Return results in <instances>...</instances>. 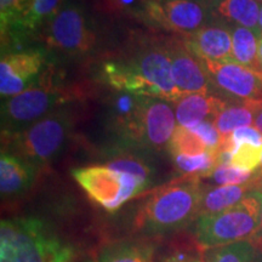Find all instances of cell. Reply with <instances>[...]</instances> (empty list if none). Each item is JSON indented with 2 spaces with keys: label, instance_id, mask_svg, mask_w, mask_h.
<instances>
[{
  "label": "cell",
  "instance_id": "836d02e7",
  "mask_svg": "<svg viewBox=\"0 0 262 262\" xmlns=\"http://www.w3.org/2000/svg\"><path fill=\"white\" fill-rule=\"evenodd\" d=\"M194 2L199 3L201 5L205 6V8L210 9V10H212V11H214V9L216 8V6L220 4L221 2H224V0H194Z\"/></svg>",
  "mask_w": 262,
  "mask_h": 262
},
{
  "label": "cell",
  "instance_id": "83f0119b",
  "mask_svg": "<svg viewBox=\"0 0 262 262\" xmlns=\"http://www.w3.org/2000/svg\"><path fill=\"white\" fill-rule=\"evenodd\" d=\"M262 147H257L251 143H239L232 150L231 165L234 168L255 172L261 165Z\"/></svg>",
  "mask_w": 262,
  "mask_h": 262
},
{
  "label": "cell",
  "instance_id": "277c9868",
  "mask_svg": "<svg viewBox=\"0 0 262 262\" xmlns=\"http://www.w3.org/2000/svg\"><path fill=\"white\" fill-rule=\"evenodd\" d=\"M73 126L70 111L57 110L27 129L6 137L14 155L35 165H44L63 148Z\"/></svg>",
  "mask_w": 262,
  "mask_h": 262
},
{
  "label": "cell",
  "instance_id": "9a60e30c",
  "mask_svg": "<svg viewBox=\"0 0 262 262\" xmlns=\"http://www.w3.org/2000/svg\"><path fill=\"white\" fill-rule=\"evenodd\" d=\"M227 102L216 95L188 94L173 102L176 122L180 126L191 127L195 124L214 119Z\"/></svg>",
  "mask_w": 262,
  "mask_h": 262
},
{
  "label": "cell",
  "instance_id": "4dcf8cb0",
  "mask_svg": "<svg viewBox=\"0 0 262 262\" xmlns=\"http://www.w3.org/2000/svg\"><path fill=\"white\" fill-rule=\"evenodd\" d=\"M203 141V143L206 146V148L212 152H219L222 142V135L217 127L215 126L214 122L206 120V122H202L199 124H195L191 127H187Z\"/></svg>",
  "mask_w": 262,
  "mask_h": 262
},
{
  "label": "cell",
  "instance_id": "e0dca14e",
  "mask_svg": "<svg viewBox=\"0 0 262 262\" xmlns=\"http://www.w3.org/2000/svg\"><path fill=\"white\" fill-rule=\"evenodd\" d=\"M260 10L256 0H224L214 9V15L231 26L251 29L260 35Z\"/></svg>",
  "mask_w": 262,
  "mask_h": 262
},
{
  "label": "cell",
  "instance_id": "7402d4cb",
  "mask_svg": "<svg viewBox=\"0 0 262 262\" xmlns=\"http://www.w3.org/2000/svg\"><path fill=\"white\" fill-rule=\"evenodd\" d=\"M215 126L222 136H228L234 130L254 124V110L251 101H243L241 104L227 103L214 119Z\"/></svg>",
  "mask_w": 262,
  "mask_h": 262
},
{
  "label": "cell",
  "instance_id": "5b68a950",
  "mask_svg": "<svg viewBox=\"0 0 262 262\" xmlns=\"http://www.w3.org/2000/svg\"><path fill=\"white\" fill-rule=\"evenodd\" d=\"M66 94L54 86L48 75L21 94L6 98L2 104V133L9 137L21 133L63 103Z\"/></svg>",
  "mask_w": 262,
  "mask_h": 262
},
{
  "label": "cell",
  "instance_id": "52a82bcc",
  "mask_svg": "<svg viewBox=\"0 0 262 262\" xmlns=\"http://www.w3.org/2000/svg\"><path fill=\"white\" fill-rule=\"evenodd\" d=\"M176 129L173 103L163 98L145 96L139 112L120 134L122 142L150 150L168 149Z\"/></svg>",
  "mask_w": 262,
  "mask_h": 262
},
{
  "label": "cell",
  "instance_id": "e575fe53",
  "mask_svg": "<svg viewBox=\"0 0 262 262\" xmlns=\"http://www.w3.org/2000/svg\"><path fill=\"white\" fill-rule=\"evenodd\" d=\"M258 62L262 71V37H258Z\"/></svg>",
  "mask_w": 262,
  "mask_h": 262
},
{
  "label": "cell",
  "instance_id": "d6a6232c",
  "mask_svg": "<svg viewBox=\"0 0 262 262\" xmlns=\"http://www.w3.org/2000/svg\"><path fill=\"white\" fill-rule=\"evenodd\" d=\"M251 106L254 110V126L262 134V100H253Z\"/></svg>",
  "mask_w": 262,
  "mask_h": 262
},
{
  "label": "cell",
  "instance_id": "6da1fadb",
  "mask_svg": "<svg viewBox=\"0 0 262 262\" xmlns=\"http://www.w3.org/2000/svg\"><path fill=\"white\" fill-rule=\"evenodd\" d=\"M73 249L35 217L3 220L0 262H71Z\"/></svg>",
  "mask_w": 262,
  "mask_h": 262
},
{
  "label": "cell",
  "instance_id": "f546056e",
  "mask_svg": "<svg viewBox=\"0 0 262 262\" xmlns=\"http://www.w3.org/2000/svg\"><path fill=\"white\" fill-rule=\"evenodd\" d=\"M254 173L251 171H245L234 168L232 165H217L212 171V180L221 186L227 185H244L250 182L254 178Z\"/></svg>",
  "mask_w": 262,
  "mask_h": 262
},
{
  "label": "cell",
  "instance_id": "8d00e7d4",
  "mask_svg": "<svg viewBox=\"0 0 262 262\" xmlns=\"http://www.w3.org/2000/svg\"><path fill=\"white\" fill-rule=\"evenodd\" d=\"M258 28H260V35L258 37H262V5L260 10V18H258Z\"/></svg>",
  "mask_w": 262,
  "mask_h": 262
},
{
  "label": "cell",
  "instance_id": "d6986e66",
  "mask_svg": "<svg viewBox=\"0 0 262 262\" xmlns=\"http://www.w3.org/2000/svg\"><path fill=\"white\" fill-rule=\"evenodd\" d=\"M232 55L239 64L261 72L258 62V35L251 29L231 26Z\"/></svg>",
  "mask_w": 262,
  "mask_h": 262
},
{
  "label": "cell",
  "instance_id": "3957f363",
  "mask_svg": "<svg viewBox=\"0 0 262 262\" xmlns=\"http://www.w3.org/2000/svg\"><path fill=\"white\" fill-rule=\"evenodd\" d=\"M262 191L253 189L232 208L202 215L195 225V237L204 248L224 247L244 242L261 227Z\"/></svg>",
  "mask_w": 262,
  "mask_h": 262
},
{
  "label": "cell",
  "instance_id": "5bb4252c",
  "mask_svg": "<svg viewBox=\"0 0 262 262\" xmlns=\"http://www.w3.org/2000/svg\"><path fill=\"white\" fill-rule=\"evenodd\" d=\"M188 47L202 60L234 61L232 55L231 25L212 21L189 35Z\"/></svg>",
  "mask_w": 262,
  "mask_h": 262
},
{
  "label": "cell",
  "instance_id": "8fae6325",
  "mask_svg": "<svg viewBox=\"0 0 262 262\" xmlns=\"http://www.w3.org/2000/svg\"><path fill=\"white\" fill-rule=\"evenodd\" d=\"M129 64L158 91L163 100L173 103L185 96L178 90L173 81L166 45H146L141 48Z\"/></svg>",
  "mask_w": 262,
  "mask_h": 262
},
{
  "label": "cell",
  "instance_id": "ac0fdd59",
  "mask_svg": "<svg viewBox=\"0 0 262 262\" xmlns=\"http://www.w3.org/2000/svg\"><path fill=\"white\" fill-rule=\"evenodd\" d=\"M255 178L244 185H227L204 192L199 209V216L217 214L232 208L244 199L249 192L253 191Z\"/></svg>",
  "mask_w": 262,
  "mask_h": 262
},
{
  "label": "cell",
  "instance_id": "484cf974",
  "mask_svg": "<svg viewBox=\"0 0 262 262\" xmlns=\"http://www.w3.org/2000/svg\"><path fill=\"white\" fill-rule=\"evenodd\" d=\"M169 153L172 157L179 155L196 156L209 150L203 141L195 134L185 126L178 125L168 146Z\"/></svg>",
  "mask_w": 262,
  "mask_h": 262
},
{
  "label": "cell",
  "instance_id": "7c38bea8",
  "mask_svg": "<svg viewBox=\"0 0 262 262\" xmlns=\"http://www.w3.org/2000/svg\"><path fill=\"white\" fill-rule=\"evenodd\" d=\"M166 48L171 61L173 81L180 93L212 95L214 86L210 78L202 60L189 49L187 42L173 39L166 44Z\"/></svg>",
  "mask_w": 262,
  "mask_h": 262
},
{
  "label": "cell",
  "instance_id": "44dd1931",
  "mask_svg": "<svg viewBox=\"0 0 262 262\" xmlns=\"http://www.w3.org/2000/svg\"><path fill=\"white\" fill-rule=\"evenodd\" d=\"M155 247L145 242H122L103 249L97 262H152Z\"/></svg>",
  "mask_w": 262,
  "mask_h": 262
},
{
  "label": "cell",
  "instance_id": "30bf717a",
  "mask_svg": "<svg viewBox=\"0 0 262 262\" xmlns=\"http://www.w3.org/2000/svg\"><path fill=\"white\" fill-rule=\"evenodd\" d=\"M44 64L45 52L41 49L3 54L0 61L2 97H12L31 88L39 79Z\"/></svg>",
  "mask_w": 262,
  "mask_h": 262
},
{
  "label": "cell",
  "instance_id": "60d3db41",
  "mask_svg": "<svg viewBox=\"0 0 262 262\" xmlns=\"http://www.w3.org/2000/svg\"><path fill=\"white\" fill-rule=\"evenodd\" d=\"M86 262H93V261H86Z\"/></svg>",
  "mask_w": 262,
  "mask_h": 262
},
{
  "label": "cell",
  "instance_id": "8992f818",
  "mask_svg": "<svg viewBox=\"0 0 262 262\" xmlns=\"http://www.w3.org/2000/svg\"><path fill=\"white\" fill-rule=\"evenodd\" d=\"M72 176L88 195L107 211L118 210L150 185L139 176L116 171L106 165L73 169Z\"/></svg>",
  "mask_w": 262,
  "mask_h": 262
},
{
  "label": "cell",
  "instance_id": "7a4b0ae2",
  "mask_svg": "<svg viewBox=\"0 0 262 262\" xmlns=\"http://www.w3.org/2000/svg\"><path fill=\"white\" fill-rule=\"evenodd\" d=\"M204 191L198 176L166 186L142 206L136 224L148 234L175 231L199 216Z\"/></svg>",
  "mask_w": 262,
  "mask_h": 262
},
{
  "label": "cell",
  "instance_id": "2e32d148",
  "mask_svg": "<svg viewBox=\"0 0 262 262\" xmlns=\"http://www.w3.org/2000/svg\"><path fill=\"white\" fill-rule=\"evenodd\" d=\"M35 164L16 155L2 153L0 157V191L3 196H14L32 187L37 176Z\"/></svg>",
  "mask_w": 262,
  "mask_h": 262
},
{
  "label": "cell",
  "instance_id": "603a6c76",
  "mask_svg": "<svg viewBox=\"0 0 262 262\" xmlns=\"http://www.w3.org/2000/svg\"><path fill=\"white\" fill-rule=\"evenodd\" d=\"M145 96H140L127 91H118L112 97L111 114H112V126L118 135L129 126L135 118L137 111Z\"/></svg>",
  "mask_w": 262,
  "mask_h": 262
},
{
  "label": "cell",
  "instance_id": "ba28073f",
  "mask_svg": "<svg viewBox=\"0 0 262 262\" xmlns=\"http://www.w3.org/2000/svg\"><path fill=\"white\" fill-rule=\"evenodd\" d=\"M45 39L49 47L66 54H84L94 47L95 35L83 10L66 4L47 24Z\"/></svg>",
  "mask_w": 262,
  "mask_h": 262
},
{
  "label": "cell",
  "instance_id": "f35d334b",
  "mask_svg": "<svg viewBox=\"0 0 262 262\" xmlns=\"http://www.w3.org/2000/svg\"><path fill=\"white\" fill-rule=\"evenodd\" d=\"M256 2H258V3H262V0H256Z\"/></svg>",
  "mask_w": 262,
  "mask_h": 262
},
{
  "label": "cell",
  "instance_id": "4316f807",
  "mask_svg": "<svg viewBox=\"0 0 262 262\" xmlns=\"http://www.w3.org/2000/svg\"><path fill=\"white\" fill-rule=\"evenodd\" d=\"M110 169L116 170L119 172H126L130 175L139 176V178L146 180L149 183L152 182V176L155 175V170L148 163L135 156L122 155L117 156L104 164Z\"/></svg>",
  "mask_w": 262,
  "mask_h": 262
},
{
  "label": "cell",
  "instance_id": "d4e9b609",
  "mask_svg": "<svg viewBox=\"0 0 262 262\" xmlns=\"http://www.w3.org/2000/svg\"><path fill=\"white\" fill-rule=\"evenodd\" d=\"M206 262H256V253L248 241L238 242L210 250Z\"/></svg>",
  "mask_w": 262,
  "mask_h": 262
},
{
  "label": "cell",
  "instance_id": "9c48e42d",
  "mask_svg": "<svg viewBox=\"0 0 262 262\" xmlns=\"http://www.w3.org/2000/svg\"><path fill=\"white\" fill-rule=\"evenodd\" d=\"M202 62L214 89L237 100H262L261 72L239 64L235 61L202 60Z\"/></svg>",
  "mask_w": 262,
  "mask_h": 262
},
{
  "label": "cell",
  "instance_id": "cb8c5ba5",
  "mask_svg": "<svg viewBox=\"0 0 262 262\" xmlns=\"http://www.w3.org/2000/svg\"><path fill=\"white\" fill-rule=\"evenodd\" d=\"M173 164L179 171L187 175L210 176L217 166V152L206 150L202 155L185 156L179 155L172 157Z\"/></svg>",
  "mask_w": 262,
  "mask_h": 262
},
{
  "label": "cell",
  "instance_id": "ab89813d",
  "mask_svg": "<svg viewBox=\"0 0 262 262\" xmlns=\"http://www.w3.org/2000/svg\"><path fill=\"white\" fill-rule=\"evenodd\" d=\"M261 227H262V219H261Z\"/></svg>",
  "mask_w": 262,
  "mask_h": 262
},
{
  "label": "cell",
  "instance_id": "1f68e13d",
  "mask_svg": "<svg viewBox=\"0 0 262 262\" xmlns=\"http://www.w3.org/2000/svg\"><path fill=\"white\" fill-rule=\"evenodd\" d=\"M229 139H231L233 148L239 143H251V145L262 147V134L255 126L239 127L229 135Z\"/></svg>",
  "mask_w": 262,
  "mask_h": 262
},
{
  "label": "cell",
  "instance_id": "74e56055",
  "mask_svg": "<svg viewBox=\"0 0 262 262\" xmlns=\"http://www.w3.org/2000/svg\"><path fill=\"white\" fill-rule=\"evenodd\" d=\"M260 173H262V160H261V170H260Z\"/></svg>",
  "mask_w": 262,
  "mask_h": 262
},
{
  "label": "cell",
  "instance_id": "f1b7e54d",
  "mask_svg": "<svg viewBox=\"0 0 262 262\" xmlns=\"http://www.w3.org/2000/svg\"><path fill=\"white\" fill-rule=\"evenodd\" d=\"M32 0H0V21L2 34L4 35L12 28Z\"/></svg>",
  "mask_w": 262,
  "mask_h": 262
},
{
  "label": "cell",
  "instance_id": "ffe728a7",
  "mask_svg": "<svg viewBox=\"0 0 262 262\" xmlns=\"http://www.w3.org/2000/svg\"><path fill=\"white\" fill-rule=\"evenodd\" d=\"M62 6V0H32L10 31L19 33L37 31L42 25L48 24L60 11Z\"/></svg>",
  "mask_w": 262,
  "mask_h": 262
},
{
  "label": "cell",
  "instance_id": "4fadbf2b",
  "mask_svg": "<svg viewBox=\"0 0 262 262\" xmlns=\"http://www.w3.org/2000/svg\"><path fill=\"white\" fill-rule=\"evenodd\" d=\"M164 29L191 35L214 19V11L194 0H160Z\"/></svg>",
  "mask_w": 262,
  "mask_h": 262
},
{
  "label": "cell",
  "instance_id": "d590c367",
  "mask_svg": "<svg viewBox=\"0 0 262 262\" xmlns=\"http://www.w3.org/2000/svg\"><path fill=\"white\" fill-rule=\"evenodd\" d=\"M255 181H256V183H258V186H260V188L262 191V173H260V171L257 172V175L255 176Z\"/></svg>",
  "mask_w": 262,
  "mask_h": 262
}]
</instances>
